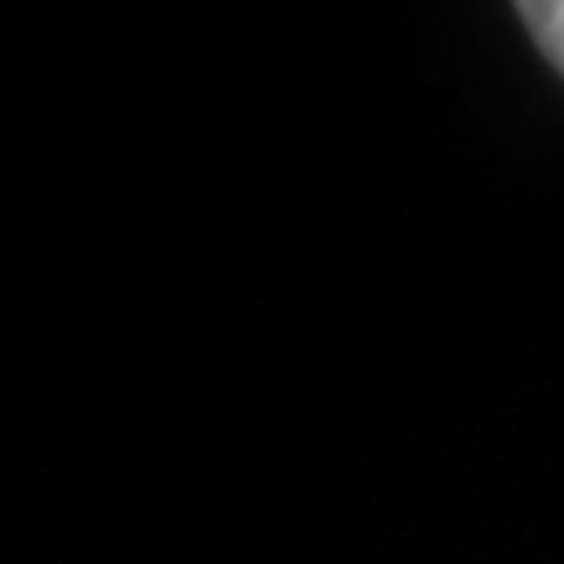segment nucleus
I'll return each mask as SVG.
<instances>
[{"mask_svg":"<svg viewBox=\"0 0 564 564\" xmlns=\"http://www.w3.org/2000/svg\"><path fill=\"white\" fill-rule=\"evenodd\" d=\"M518 14L536 39L541 57L564 76V0H532V6H518Z\"/></svg>","mask_w":564,"mask_h":564,"instance_id":"obj_1","label":"nucleus"}]
</instances>
